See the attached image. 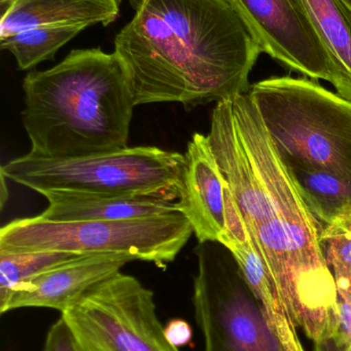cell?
Returning <instances> with one entry per match:
<instances>
[{
	"instance_id": "1",
	"label": "cell",
	"mask_w": 351,
	"mask_h": 351,
	"mask_svg": "<svg viewBox=\"0 0 351 351\" xmlns=\"http://www.w3.org/2000/svg\"><path fill=\"white\" fill-rule=\"evenodd\" d=\"M134 16L115 51L135 106L181 103L187 109L249 93L262 53L229 0H129Z\"/></svg>"
},
{
	"instance_id": "2",
	"label": "cell",
	"mask_w": 351,
	"mask_h": 351,
	"mask_svg": "<svg viewBox=\"0 0 351 351\" xmlns=\"http://www.w3.org/2000/svg\"><path fill=\"white\" fill-rule=\"evenodd\" d=\"M23 90L29 154L67 160L127 147L135 103L115 53L73 49L58 65L29 72Z\"/></svg>"
},
{
	"instance_id": "3",
	"label": "cell",
	"mask_w": 351,
	"mask_h": 351,
	"mask_svg": "<svg viewBox=\"0 0 351 351\" xmlns=\"http://www.w3.org/2000/svg\"><path fill=\"white\" fill-rule=\"evenodd\" d=\"M249 93L286 166L351 181V101L291 76L262 80Z\"/></svg>"
},
{
	"instance_id": "4",
	"label": "cell",
	"mask_w": 351,
	"mask_h": 351,
	"mask_svg": "<svg viewBox=\"0 0 351 351\" xmlns=\"http://www.w3.org/2000/svg\"><path fill=\"white\" fill-rule=\"evenodd\" d=\"M185 154L158 147H126L84 158L54 160L28 154L2 166L8 180L41 195H150L179 200Z\"/></svg>"
},
{
	"instance_id": "5",
	"label": "cell",
	"mask_w": 351,
	"mask_h": 351,
	"mask_svg": "<svg viewBox=\"0 0 351 351\" xmlns=\"http://www.w3.org/2000/svg\"><path fill=\"white\" fill-rule=\"evenodd\" d=\"M181 213L119 221L51 222L16 219L0 230V252L126 254L158 267L172 263L193 234Z\"/></svg>"
},
{
	"instance_id": "6",
	"label": "cell",
	"mask_w": 351,
	"mask_h": 351,
	"mask_svg": "<svg viewBox=\"0 0 351 351\" xmlns=\"http://www.w3.org/2000/svg\"><path fill=\"white\" fill-rule=\"evenodd\" d=\"M194 253L193 305L205 351H286L230 250L208 241Z\"/></svg>"
},
{
	"instance_id": "7",
	"label": "cell",
	"mask_w": 351,
	"mask_h": 351,
	"mask_svg": "<svg viewBox=\"0 0 351 351\" xmlns=\"http://www.w3.org/2000/svg\"><path fill=\"white\" fill-rule=\"evenodd\" d=\"M78 351H179L165 336L154 292L111 274L61 313Z\"/></svg>"
},
{
	"instance_id": "8",
	"label": "cell",
	"mask_w": 351,
	"mask_h": 351,
	"mask_svg": "<svg viewBox=\"0 0 351 351\" xmlns=\"http://www.w3.org/2000/svg\"><path fill=\"white\" fill-rule=\"evenodd\" d=\"M262 53L311 80L339 88V76L313 25L292 0H229Z\"/></svg>"
},
{
	"instance_id": "9",
	"label": "cell",
	"mask_w": 351,
	"mask_h": 351,
	"mask_svg": "<svg viewBox=\"0 0 351 351\" xmlns=\"http://www.w3.org/2000/svg\"><path fill=\"white\" fill-rule=\"evenodd\" d=\"M132 261L135 259L126 254H84L21 282L0 301V313L3 315L27 307L62 313L95 285L121 271Z\"/></svg>"
},
{
	"instance_id": "10",
	"label": "cell",
	"mask_w": 351,
	"mask_h": 351,
	"mask_svg": "<svg viewBox=\"0 0 351 351\" xmlns=\"http://www.w3.org/2000/svg\"><path fill=\"white\" fill-rule=\"evenodd\" d=\"M207 137L225 184L249 232L255 233L276 216L239 136L232 99L216 103Z\"/></svg>"
},
{
	"instance_id": "11",
	"label": "cell",
	"mask_w": 351,
	"mask_h": 351,
	"mask_svg": "<svg viewBox=\"0 0 351 351\" xmlns=\"http://www.w3.org/2000/svg\"><path fill=\"white\" fill-rule=\"evenodd\" d=\"M185 189L181 213L199 243L220 241L227 228L226 185L207 136L195 133L185 154Z\"/></svg>"
},
{
	"instance_id": "12",
	"label": "cell",
	"mask_w": 351,
	"mask_h": 351,
	"mask_svg": "<svg viewBox=\"0 0 351 351\" xmlns=\"http://www.w3.org/2000/svg\"><path fill=\"white\" fill-rule=\"evenodd\" d=\"M39 218L51 222L119 221L181 213L179 202L150 195L47 194Z\"/></svg>"
},
{
	"instance_id": "13",
	"label": "cell",
	"mask_w": 351,
	"mask_h": 351,
	"mask_svg": "<svg viewBox=\"0 0 351 351\" xmlns=\"http://www.w3.org/2000/svg\"><path fill=\"white\" fill-rule=\"evenodd\" d=\"M120 8L121 0H14L1 12L0 38L41 26H109Z\"/></svg>"
},
{
	"instance_id": "14",
	"label": "cell",
	"mask_w": 351,
	"mask_h": 351,
	"mask_svg": "<svg viewBox=\"0 0 351 351\" xmlns=\"http://www.w3.org/2000/svg\"><path fill=\"white\" fill-rule=\"evenodd\" d=\"M313 25L339 76L338 95L351 101V10L341 0H292Z\"/></svg>"
},
{
	"instance_id": "15",
	"label": "cell",
	"mask_w": 351,
	"mask_h": 351,
	"mask_svg": "<svg viewBox=\"0 0 351 351\" xmlns=\"http://www.w3.org/2000/svg\"><path fill=\"white\" fill-rule=\"evenodd\" d=\"M307 208L321 228H351V181L302 167L286 166Z\"/></svg>"
},
{
	"instance_id": "16",
	"label": "cell",
	"mask_w": 351,
	"mask_h": 351,
	"mask_svg": "<svg viewBox=\"0 0 351 351\" xmlns=\"http://www.w3.org/2000/svg\"><path fill=\"white\" fill-rule=\"evenodd\" d=\"M80 25L41 26L0 38V47L10 51L20 70L53 60L56 53L86 29Z\"/></svg>"
},
{
	"instance_id": "17",
	"label": "cell",
	"mask_w": 351,
	"mask_h": 351,
	"mask_svg": "<svg viewBox=\"0 0 351 351\" xmlns=\"http://www.w3.org/2000/svg\"><path fill=\"white\" fill-rule=\"evenodd\" d=\"M84 254L70 252H0V301L4 300L21 282L60 264L76 259Z\"/></svg>"
},
{
	"instance_id": "18",
	"label": "cell",
	"mask_w": 351,
	"mask_h": 351,
	"mask_svg": "<svg viewBox=\"0 0 351 351\" xmlns=\"http://www.w3.org/2000/svg\"><path fill=\"white\" fill-rule=\"evenodd\" d=\"M321 247L335 278L338 295L351 296V228L324 229Z\"/></svg>"
},
{
	"instance_id": "19",
	"label": "cell",
	"mask_w": 351,
	"mask_h": 351,
	"mask_svg": "<svg viewBox=\"0 0 351 351\" xmlns=\"http://www.w3.org/2000/svg\"><path fill=\"white\" fill-rule=\"evenodd\" d=\"M339 323L335 333L315 344V351H351V296L338 295Z\"/></svg>"
},
{
	"instance_id": "20",
	"label": "cell",
	"mask_w": 351,
	"mask_h": 351,
	"mask_svg": "<svg viewBox=\"0 0 351 351\" xmlns=\"http://www.w3.org/2000/svg\"><path fill=\"white\" fill-rule=\"evenodd\" d=\"M43 351H78L71 334L61 317L49 328Z\"/></svg>"
},
{
	"instance_id": "21",
	"label": "cell",
	"mask_w": 351,
	"mask_h": 351,
	"mask_svg": "<svg viewBox=\"0 0 351 351\" xmlns=\"http://www.w3.org/2000/svg\"><path fill=\"white\" fill-rule=\"evenodd\" d=\"M165 336L167 340L175 348L189 346L193 337L191 326L181 319L169 321L164 328Z\"/></svg>"
},
{
	"instance_id": "22",
	"label": "cell",
	"mask_w": 351,
	"mask_h": 351,
	"mask_svg": "<svg viewBox=\"0 0 351 351\" xmlns=\"http://www.w3.org/2000/svg\"><path fill=\"white\" fill-rule=\"evenodd\" d=\"M0 175H1V196H0L1 206H1V208H3L4 204H5L8 197V188H6V180H8V178L5 177L3 173L0 172Z\"/></svg>"
},
{
	"instance_id": "23",
	"label": "cell",
	"mask_w": 351,
	"mask_h": 351,
	"mask_svg": "<svg viewBox=\"0 0 351 351\" xmlns=\"http://www.w3.org/2000/svg\"><path fill=\"white\" fill-rule=\"evenodd\" d=\"M14 0H0V14L3 12Z\"/></svg>"
},
{
	"instance_id": "24",
	"label": "cell",
	"mask_w": 351,
	"mask_h": 351,
	"mask_svg": "<svg viewBox=\"0 0 351 351\" xmlns=\"http://www.w3.org/2000/svg\"><path fill=\"white\" fill-rule=\"evenodd\" d=\"M341 1L351 10V0H341Z\"/></svg>"
}]
</instances>
